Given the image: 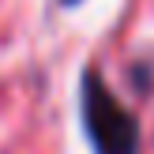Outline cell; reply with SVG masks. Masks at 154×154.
Instances as JSON below:
<instances>
[{
    "instance_id": "1",
    "label": "cell",
    "mask_w": 154,
    "mask_h": 154,
    "mask_svg": "<svg viewBox=\"0 0 154 154\" xmlns=\"http://www.w3.org/2000/svg\"><path fill=\"white\" fill-rule=\"evenodd\" d=\"M79 109H83V128H87L94 154H135L139 150V124L94 72L83 75Z\"/></svg>"
}]
</instances>
